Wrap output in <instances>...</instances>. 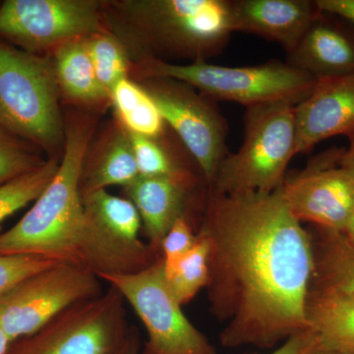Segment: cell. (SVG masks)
I'll use <instances>...</instances> for the list:
<instances>
[{
  "mask_svg": "<svg viewBox=\"0 0 354 354\" xmlns=\"http://www.w3.org/2000/svg\"><path fill=\"white\" fill-rule=\"evenodd\" d=\"M201 230L209 242V310L227 348H276L308 329L311 234L281 189L225 195L208 187Z\"/></svg>",
  "mask_w": 354,
  "mask_h": 354,
  "instance_id": "1",
  "label": "cell"
},
{
  "mask_svg": "<svg viewBox=\"0 0 354 354\" xmlns=\"http://www.w3.org/2000/svg\"><path fill=\"white\" fill-rule=\"evenodd\" d=\"M90 130L66 131L64 157L48 187L15 225L0 234V255H30L76 264L84 221L81 178Z\"/></svg>",
  "mask_w": 354,
  "mask_h": 354,
  "instance_id": "2",
  "label": "cell"
},
{
  "mask_svg": "<svg viewBox=\"0 0 354 354\" xmlns=\"http://www.w3.org/2000/svg\"><path fill=\"white\" fill-rule=\"evenodd\" d=\"M243 121L241 148L225 156L209 187L225 195L281 189L288 164L297 155L295 104L277 102L250 106Z\"/></svg>",
  "mask_w": 354,
  "mask_h": 354,
  "instance_id": "3",
  "label": "cell"
},
{
  "mask_svg": "<svg viewBox=\"0 0 354 354\" xmlns=\"http://www.w3.org/2000/svg\"><path fill=\"white\" fill-rule=\"evenodd\" d=\"M53 60L0 41V125L44 149L65 141Z\"/></svg>",
  "mask_w": 354,
  "mask_h": 354,
  "instance_id": "4",
  "label": "cell"
},
{
  "mask_svg": "<svg viewBox=\"0 0 354 354\" xmlns=\"http://www.w3.org/2000/svg\"><path fill=\"white\" fill-rule=\"evenodd\" d=\"M148 78L183 82L212 101L232 102L246 108L270 102L297 104L317 82L315 78L288 64L269 62L253 66H221L206 60L174 64L149 59L142 66Z\"/></svg>",
  "mask_w": 354,
  "mask_h": 354,
  "instance_id": "5",
  "label": "cell"
},
{
  "mask_svg": "<svg viewBox=\"0 0 354 354\" xmlns=\"http://www.w3.org/2000/svg\"><path fill=\"white\" fill-rule=\"evenodd\" d=\"M124 8L156 46L194 62L221 53L234 32L230 0H144Z\"/></svg>",
  "mask_w": 354,
  "mask_h": 354,
  "instance_id": "6",
  "label": "cell"
},
{
  "mask_svg": "<svg viewBox=\"0 0 354 354\" xmlns=\"http://www.w3.org/2000/svg\"><path fill=\"white\" fill-rule=\"evenodd\" d=\"M125 304L120 291L109 286L11 342L6 354H111L130 330Z\"/></svg>",
  "mask_w": 354,
  "mask_h": 354,
  "instance_id": "7",
  "label": "cell"
},
{
  "mask_svg": "<svg viewBox=\"0 0 354 354\" xmlns=\"http://www.w3.org/2000/svg\"><path fill=\"white\" fill-rule=\"evenodd\" d=\"M101 279L120 291L143 324L147 339L142 354H218L183 313L165 281L162 257L135 274Z\"/></svg>",
  "mask_w": 354,
  "mask_h": 354,
  "instance_id": "8",
  "label": "cell"
},
{
  "mask_svg": "<svg viewBox=\"0 0 354 354\" xmlns=\"http://www.w3.org/2000/svg\"><path fill=\"white\" fill-rule=\"evenodd\" d=\"M101 281L83 266L57 263L0 295V324L11 342L17 341L69 307L101 295Z\"/></svg>",
  "mask_w": 354,
  "mask_h": 354,
  "instance_id": "9",
  "label": "cell"
},
{
  "mask_svg": "<svg viewBox=\"0 0 354 354\" xmlns=\"http://www.w3.org/2000/svg\"><path fill=\"white\" fill-rule=\"evenodd\" d=\"M144 88L152 97L165 124L171 127L194 158L207 185L215 180L227 155V120L212 100L178 81L149 78Z\"/></svg>",
  "mask_w": 354,
  "mask_h": 354,
  "instance_id": "10",
  "label": "cell"
},
{
  "mask_svg": "<svg viewBox=\"0 0 354 354\" xmlns=\"http://www.w3.org/2000/svg\"><path fill=\"white\" fill-rule=\"evenodd\" d=\"M99 4L88 0H7L0 36L37 53L101 32Z\"/></svg>",
  "mask_w": 354,
  "mask_h": 354,
  "instance_id": "11",
  "label": "cell"
},
{
  "mask_svg": "<svg viewBox=\"0 0 354 354\" xmlns=\"http://www.w3.org/2000/svg\"><path fill=\"white\" fill-rule=\"evenodd\" d=\"M342 152L324 153L281 186L283 201L300 223L335 232L346 230L354 205V179L339 165Z\"/></svg>",
  "mask_w": 354,
  "mask_h": 354,
  "instance_id": "12",
  "label": "cell"
},
{
  "mask_svg": "<svg viewBox=\"0 0 354 354\" xmlns=\"http://www.w3.org/2000/svg\"><path fill=\"white\" fill-rule=\"evenodd\" d=\"M297 155L332 137H354V73L317 80L295 106Z\"/></svg>",
  "mask_w": 354,
  "mask_h": 354,
  "instance_id": "13",
  "label": "cell"
},
{
  "mask_svg": "<svg viewBox=\"0 0 354 354\" xmlns=\"http://www.w3.org/2000/svg\"><path fill=\"white\" fill-rule=\"evenodd\" d=\"M286 64L316 80L354 73V25L319 10Z\"/></svg>",
  "mask_w": 354,
  "mask_h": 354,
  "instance_id": "14",
  "label": "cell"
},
{
  "mask_svg": "<svg viewBox=\"0 0 354 354\" xmlns=\"http://www.w3.org/2000/svg\"><path fill=\"white\" fill-rule=\"evenodd\" d=\"M232 31L257 35L290 53L319 12L309 0H230Z\"/></svg>",
  "mask_w": 354,
  "mask_h": 354,
  "instance_id": "15",
  "label": "cell"
},
{
  "mask_svg": "<svg viewBox=\"0 0 354 354\" xmlns=\"http://www.w3.org/2000/svg\"><path fill=\"white\" fill-rule=\"evenodd\" d=\"M196 179L191 174L178 176H138L124 187L127 199L136 207L148 243L160 252L169 228L187 216L188 202Z\"/></svg>",
  "mask_w": 354,
  "mask_h": 354,
  "instance_id": "16",
  "label": "cell"
},
{
  "mask_svg": "<svg viewBox=\"0 0 354 354\" xmlns=\"http://www.w3.org/2000/svg\"><path fill=\"white\" fill-rule=\"evenodd\" d=\"M305 312L320 353L354 354V295L310 288Z\"/></svg>",
  "mask_w": 354,
  "mask_h": 354,
  "instance_id": "17",
  "label": "cell"
},
{
  "mask_svg": "<svg viewBox=\"0 0 354 354\" xmlns=\"http://www.w3.org/2000/svg\"><path fill=\"white\" fill-rule=\"evenodd\" d=\"M314 228L310 288L354 295V244L344 232Z\"/></svg>",
  "mask_w": 354,
  "mask_h": 354,
  "instance_id": "18",
  "label": "cell"
},
{
  "mask_svg": "<svg viewBox=\"0 0 354 354\" xmlns=\"http://www.w3.org/2000/svg\"><path fill=\"white\" fill-rule=\"evenodd\" d=\"M86 39H74L55 48V75L60 91L70 99L102 102L111 97L97 78Z\"/></svg>",
  "mask_w": 354,
  "mask_h": 354,
  "instance_id": "19",
  "label": "cell"
},
{
  "mask_svg": "<svg viewBox=\"0 0 354 354\" xmlns=\"http://www.w3.org/2000/svg\"><path fill=\"white\" fill-rule=\"evenodd\" d=\"M138 176L129 133L118 130L87 171L83 169L81 192L106 190L114 185L125 187Z\"/></svg>",
  "mask_w": 354,
  "mask_h": 354,
  "instance_id": "20",
  "label": "cell"
},
{
  "mask_svg": "<svg viewBox=\"0 0 354 354\" xmlns=\"http://www.w3.org/2000/svg\"><path fill=\"white\" fill-rule=\"evenodd\" d=\"M84 213L95 227L120 241L137 243L142 221L136 207L127 198L114 196L102 189L82 194Z\"/></svg>",
  "mask_w": 354,
  "mask_h": 354,
  "instance_id": "21",
  "label": "cell"
},
{
  "mask_svg": "<svg viewBox=\"0 0 354 354\" xmlns=\"http://www.w3.org/2000/svg\"><path fill=\"white\" fill-rule=\"evenodd\" d=\"M111 97L127 131L153 139L164 131V118L142 86L123 79L113 88Z\"/></svg>",
  "mask_w": 354,
  "mask_h": 354,
  "instance_id": "22",
  "label": "cell"
},
{
  "mask_svg": "<svg viewBox=\"0 0 354 354\" xmlns=\"http://www.w3.org/2000/svg\"><path fill=\"white\" fill-rule=\"evenodd\" d=\"M209 255L208 237L198 230L194 246L179 259L171 264H164L165 281L183 306L208 285Z\"/></svg>",
  "mask_w": 354,
  "mask_h": 354,
  "instance_id": "23",
  "label": "cell"
},
{
  "mask_svg": "<svg viewBox=\"0 0 354 354\" xmlns=\"http://www.w3.org/2000/svg\"><path fill=\"white\" fill-rule=\"evenodd\" d=\"M57 160H50L35 171L0 186V223L16 212L34 203L57 174Z\"/></svg>",
  "mask_w": 354,
  "mask_h": 354,
  "instance_id": "24",
  "label": "cell"
},
{
  "mask_svg": "<svg viewBox=\"0 0 354 354\" xmlns=\"http://www.w3.org/2000/svg\"><path fill=\"white\" fill-rule=\"evenodd\" d=\"M86 41L97 78L111 97L116 84L127 78L128 60L124 48L114 37L101 32Z\"/></svg>",
  "mask_w": 354,
  "mask_h": 354,
  "instance_id": "25",
  "label": "cell"
},
{
  "mask_svg": "<svg viewBox=\"0 0 354 354\" xmlns=\"http://www.w3.org/2000/svg\"><path fill=\"white\" fill-rule=\"evenodd\" d=\"M24 140L0 125V186L44 164Z\"/></svg>",
  "mask_w": 354,
  "mask_h": 354,
  "instance_id": "26",
  "label": "cell"
},
{
  "mask_svg": "<svg viewBox=\"0 0 354 354\" xmlns=\"http://www.w3.org/2000/svg\"><path fill=\"white\" fill-rule=\"evenodd\" d=\"M128 133L139 176H178L190 174L177 167L167 151L158 143L157 139Z\"/></svg>",
  "mask_w": 354,
  "mask_h": 354,
  "instance_id": "27",
  "label": "cell"
},
{
  "mask_svg": "<svg viewBox=\"0 0 354 354\" xmlns=\"http://www.w3.org/2000/svg\"><path fill=\"white\" fill-rule=\"evenodd\" d=\"M57 263L62 262L38 256L0 255V295L27 277Z\"/></svg>",
  "mask_w": 354,
  "mask_h": 354,
  "instance_id": "28",
  "label": "cell"
},
{
  "mask_svg": "<svg viewBox=\"0 0 354 354\" xmlns=\"http://www.w3.org/2000/svg\"><path fill=\"white\" fill-rule=\"evenodd\" d=\"M197 241V232L187 216H181L169 228L160 247L164 264H171L188 252Z\"/></svg>",
  "mask_w": 354,
  "mask_h": 354,
  "instance_id": "29",
  "label": "cell"
},
{
  "mask_svg": "<svg viewBox=\"0 0 354 354\" xmlns=\"http://www.w3.org/2000/svg\"><path fill=\"white\" fill-rule=\"evenodd\" d=\"M320 353V344L318 337L307 329L292 335L283 344L277 346L272 353L268 354H318Z\"/></svg>",
  "mask_w": 354,
  "mask_h": 354,
  "instance_id": "30",
  "label": "cell"
},
{
  "mask_svg": "<svg viewBox=\"0 0 354 354\" xmlns=\"http://www.w3.org/2000/svg\"><path fill=\"white\" fill-rule=\"evenodd\" d=\"M315 4L322 12L339 16L354 25V0H316Z\"/></svg>",
  "mask_w": 354,
  "mask_h": 354,
  "instance_id": "31",
  "label": "cell"
},
{
  "mask_svg": "<svg viewBox=\"0 0 354 354\" xmlns=\"http://www.w3.org/2000/svg\"><path fill=\"white\" fill-rule=\"evenodd\" d=\"M142 348L143 344L138 330L130 327L124 341L121 342L120 346L111 354H142Z\"/></svg>",
  "mask_w": 354,
  "mask_h": 354,
  "instance_id": "32",
  "label": "cell"
},
{
  "mask_svg": "<svg viewBox=\"0 0 354 354\" xmlns=\"http://www.w3.org/2000/svg\"><path fill=\"white\" fill-rule=\"evenodd\" d=\"M351 145L346 150H342L339 158V165L354 179V137L349 140Z\"/></svg>",
  "mask_w": 354,
  "mask_h": 354,
  "instance_id": "33",
  "label": "cell"
},
{
  "mask_svg": "<svg viewBox=\"0 0 354 354\" xmlns=\"http://www.w3.org/2000/svg\"><path fill=\"white\" fill-rule=\"evenodd\" d=\"M11 339H9L7 335L6 330L2 328L1 324H0V354H6L10 348Z\"/></svg>",
  "mask_w": 354,
  "mask_h": 354,
  "instance_id": "34",
  "label": "cell"
},
{
  "mask_svg": "<svg viewBox=\"0 0 354 354\" xmlns=\"http://www.w3.org/2000/svg\"><path fill=\"white\" fill-rule=\"evenodd\" d=\"M344 232L349 241L353 242L354 244V205L353 211H351V216H349L348 225H346V230H344Z\"/></svg>",
  "mask_w": 354,
  "mask_h": 354,
  "instance_id": "35",
  "label": "cell"
},
{
  "mask_svg": "<svg viewBox=\"0 0 354 354\" xmlns=\"http://www.w3.org/2000/svg\"><path fill=\"white\" fill-rule=\"evenodd\" d=\"M318 354H342V353H319Z\"/></svg>",
  "mask_w": 354,
  "mask_h": 354,
  "instance_id": "36",
  "label": "cell"
}]
</instances>
